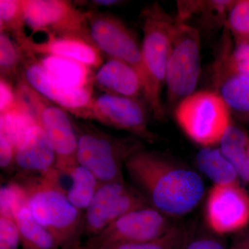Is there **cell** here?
Instances as JSON below:
<instances>
[{"label": "cell", "mask_w": 249, "mask_h": 249, "mask_svg": "<svg viewBox=\"0 0 249 249\" xmlns=\"http://www.w3.org/2000/svg\"><path fill=\"white\" fill-rule=\"evenodd\" d=\"M124 165L137 189L152 207L165 215L188 214L204 196L200 177L161 152L140 147Z\"/></svg>", "instance_id": "6da1fadb"}, {"label": "cell", "mask_w": 249, "mask_h": 249, "mask_svg": "<svg viewBox=\"0 0 249 249\" xmlns=\"http://www.w3.org/2000/svg\"><path fill=\"white\" fill-rule=\"evenodd\" d=\"M60 172L16 173L13 181L22 188L34 218L54 237L61 249H80L84 213L69 200L60 182Z\"/></svg>", "instance_id": "7a4b0ae2"}, {"label": "cell", "mask_w": 249, "mask_h": 249, "mask_svg": "<svg viewBox=\"0 0 249 249\" xmlns=\"http://www.w3.org/2000/svg\"><path fill=\"white\" fill-rule=\"evenodd\" d=\"M141 17L143 34L142 58L148 80V92L145 101L155 119L161 120L165 112L160 94L165 85L176 19L158 2L144 8Z\"/></svg>", "instance_id": "3957f363"}, {"label": "cell", "mask_w": 249, "mask_h": 249, "mask_svg": "<svg viewBox=\"0 0 249 249\" xmlns=\"http://www.w3.org/2000/svg\"><path fill=\"white\" fill-rule=\"evenodd\" d=\"M73 121L78 138L77 160L100 183L124 181L123 165L132 152L142 147L134 136L120 138L103 132L89 123Z\"/></svg>", "instance_id": "277c9868"}, {"label": "cell", "mask_w": 249, "mask_h": 249, "mask_svg": "<svg viewBox=\"0 0 249 249\" xmlns=\"http://www.w3.org/2000/svg\"><path fill=\"white\" fill-rule=\"evenodd\" d=\"M231 111L215 91H196L178 103L175 120L193 142L204 147L220 142L231 123Z\"/></svg>", "instance_id": "5b68a950"}, {"label": "cell", "mask_w": 249, "mask_h": 249, "mask_svg": "<svg viewBox=\"0 0 249 249\" xmlns=\"http://www.w3.org/2000/svg\"><path fill=\"white\" fill-rule=\"evenodd\" d=\"M16 89L30 106L37 123L53 145L57 170L62 175H67L78 164V138L72 118L68 111L33 89L22 76L18 79Z\"/></svg>", "instance_id": "8992f818"}, {"label": "cell", "mask_w": 249, "mask_h": 249, "mask_svg": "<svg viewBox=\"0 0 249 249\" xmlns=\"http://www.w3.org/2000/svg\"><path fill=\"white\" fill-rule=\"evenodd\" d=\"M176 22L165 78L168 105L175 108L196 92L201 71L199 31L187 23Z\"/></svg>", "instance_id": "52a82bcc"}, {"label": "cell", "mask_w": 249, "mask_h": 249, "mask_svg": "<svg viewBox=\"0 0 249 249\" xmlns=\"http://www.w3.org/2000/svg\"><path fill=\"white\" fill-rule=\"evenodd\" d=\"M86 16L93 45L101 53L128 64L138 73L145 100L148 80L142 62V44L133 31L120 18L109 13L89 10Z\"/></svg>", "instance_id": "ba28073f"}, {"label": "cell", "mask_w": 249, "mask_h": 249, "mask_svg": "<svg viewBox=\"0 0 249 249\" xmlns=\"http://www.w3.org/2000/svg\"><path fill=\"white\" fill-rule=\"evenodd\" d=\"M24 19L34 34L47 36L71 37L93 43L86 11L65 0H22Z\"/></svg>", "instance_id": "9c48e42d"}, {"label": "cell", "mask_w": 249, "mask_h": 249, "mask_svg": "<svg viewBox=\"0 0 249 249\" xmlns=\"http://www.w3.org/2000/svg\"><path fill=\"white\" fill-rule=\"evenodd\" d=\"M148 206L145 196L124 181L101 183L84 212L83 237L88 240L124 214Z\"/></svg>", "instance_id": "30bf717a"}, {"label": "cell", "mask_w": 249, "mask_h": 249, "mask_svg": "<svg viewBox=\"0 0 249 249\" xmlns=\"http://www.w3.org/2000/svg\"><path fill=\"white\" fill-rule=\"evenodd\" d=\"M78 118L127 131L150 143L159 140L158 136L149 128L146 109L139 98L105 93L93 98Z\"/></svg>", "instance_id": "8fae6325"}, {"label": "cell", "mask_w": 249, "mask_h": 249, "mask_svg": "<svg viewBox=\"0 0 249 249\" xmlns=\"http://www.w3.org/2000/svg\"><path fill=\"white\" fill-rule=\"evenodd\" d=\"M168 217L152 206L131 211L97 235L83 242L80 249L125 242H147L164 237L173 231Z\"/></svg>", "instance_id": "7c38bea8"}, {"label": "cell", "mask_w": 249, "mask_h": 249, "mask_svg": "<svg viewBox=\"0 0 249 249\" xmlns=\"http://www.w3.org/2000/svg\"><path fill=\"white\" fill-rule=\"evenodd\" d=\"M206 219L218 234L243 230L249 224V194L240 183L214 184L206 199Z\"/></svg>", "instance_id": "4fadbf2b"}, {"label": "cell", "mask_w": 249, "mask_h": 249, "mask_svg": "<svg viewBox=\"0 0 249 249\" xmlns=\"http://www.w3.org/2000/svg\"><path fill=\"white\" fill-rule=\"evenodd\" d=\"M22 69V76L33 89L77 118L92 101L91 88L63 83L49 73L32 53L24 52Z\"/></svg>", "instance_id": "5bb4252c"}, {"label": "cell", "mask_w": 249, "mask_h": 249, "mask_svg": "<svg viewBox=\"0 0 249 249\" xmlns=\"http://www.w3.org/2000/svg\"><path fill=\"white\" fill-rule=\"evenodd\" d=\"M17 173L45 174L56 168V155L38 123L28 129L15 152Z\"/></svg>", "instance_id": "9a60e30c"}, {"label": "cell", "mask_w": 249, "mask_h": 249, "mask_svg": "<svg viewBox=\"0 0 249 249\" xmlns=\"http://www.w3.org/2000/svg\"><path fill=\"white\" fill-rule=\"evenodd\" d=\"M23 51L33 55H56L84 64L92 69L103 65L102 55L93 44L71 37L47 36L42 42H36L30 36L21 46Z\"/></svg>", "instance_id": "2e32d148"}, {"label": "cell", "mask_w": 249, "mask_h": 249, "mask_svg": "<svg viewBox=\"0 0 249 249\" xmlns=\"http://www.w3.org/2000/svg\"><path fill=\"white\" fill-rule=\"evenodd\" d=\"M14 186L13 213L20 233L22 249H61L50 233L32 215L22 188L11 180Z\"/></svg>", "instance_id": "e0dca14e"}, {"label": "cell", "mask_w": 249, "mask_h": 249, "mask_svg": "<svg viewBox=\"0 0 249 249\" xmlns=\"http://www.w3.org/2000/svg\"><path fill=\"white\" fill-rule=\"evenodd\" d=\"M94 84L111 94L134 98L143 96L140 76L128 64L109 58L94 75Z\"/></svg>", "instance_id": "ac0fdd59"}, {"label": "cell", "mask_w": 249, "mask_h": 249, "mask_svg": "<svg viewBox=\"0 0 249 249\" xmlns=\"http://www.w3.org/2000/svg\"><path fill=\"white\" fill-rule=\"evenodd\" d=\"M215 90L231 111L241 116H249V75L227 70L217 60L213 68Z\"/></svg>", "instance_id": "d6986e66"}, {"label": "cell", "mask_w": 249, "mask_h": 249, "mask_svg": "<svg viewBox=\"0 0 249 249\" xmlns=\"http://www.w3.org/2000/svg\"><path fill=\"white\" fill-rule=\"evenodd\" d=\"M37 60L52 76L67 85L91 89L94 84L92 68L81 62L56 55H42Z\"/></svg>", "instance_id": "ffe728a7"}, {"label": "cell", "mask_w": 249, "mask_h": 249, "mask_svg": "<svg viewBox=\"0 0 249 249\" xmlns=\"http://www.w3.org/2000/svg\"><path fill=\"white\" fill-rule=\"evenodd\" d=\"M16 94L17 98L14 106L7 111L0 113V134L9 139L15 150L28 129L37 123L26 100L17 91Z\"/></svg>", "instance_id": "44dd1931"}, {"label": "cell", "mask_w": 249, "mask_h": 249, "mask_svg": "<svg viewBox=\"0 0 249 249\" xmlns=\"http://www.w3.org/2000/svg\"><path fill=\"white\" fill-rule=\"evenodd\" d=\"M219 144V149L234 167L239 178L249 185V136L231 124Z\"/></svg>", "instance_id": "7402d4cb"}, {"label": "cell", "mask_w": 249, "mask_h": 249, "mask_svg": "<svg viewBox=\"0 0 249 249\" xmlns=\"http://www.w3.org/2000/svg\"><path fill=\"white\" fill-rule=\"evenodd\" d=\"M196 160L199 169L214 184L240 183L237 172L220 149L203 147L198 152Z\"/></svg>", "instance_id": "603a6c76"}, {"label": "cell", "mask_w": 249, "mask_h": 249, "mask_svg": "<svg viewBox=\"0 0 249 249\" xmlns=\"http://www.w3.org/2000/svg\"><path fill=\"white\" fill-rule=\"evenodd\" d=\"M71 180L70 188L66 191L69 200L76 209L84 213L89 207L101 183L89 170L78 164L67 175Z\"/></svg>", "instance_id": "cb8c5ba5"}, {"label": "cell", "mask_w": 249, "mask_h": 249, "mask_svg": "<svg viewBox=\"0 0 249 249\" xmlns=\"http://www.w3.org/2000/svg\"><path fill=\"white\" fill-rule=\"evenodd\" d=\"M25 27L22 0H1L0 32L10 34L21 46L29 37Z\"/></svg>", "instance_id": "d4e9b609"}, {"label": "cell", "mask_w": 249, "mask_h": 249, "mask_svg": "<svg viewBox=\"0 0 249 249\" xmlns=\"http://www.w3.org/2000/svg\"><path fill=\"white\" fill-rule=\"evenodd\" d=\"M24 52L14 37L0 32V71L1 77L9 80L19 78V69L22 67Z\"/></svg>", "instance_id": "484cf974"}, {"label": "cell", "mask_w": 249, "mask_h": 249, "mask_svg": "<svg viewBox=\"0 0 249 249\" xmlns=\"http://www.w3.org/2000/svg\"><path fill=\"white\" fill-rule=\"evenodd\" d=\"M224 50L217 60L229 71L240 74L249 75V41L240 40L232 52L229 51L225 37Z\"/></svg>", "instance_id": "4316f807"}, {"label": "cell", "mask_w": 249, "mask_h": 249, "mask_svg": "<svg viewBox=\"0 0 249 249\" xmlns=\"http://www.w3.org/2000/svg\"><path fill=\"white\" fill-rule=\"evenodd\" d=\"M226 27L239 40H249V0L234 1L228 14Z\"/></svg>", "instance_id": "83f0119b"}, {"label": "cell", "mask_w": 249, "mask_h": 249, "mask_svg": "<svg viewBox=\"0 0 249 249\" xmlns=\"http://www.w3.org/2000/svg\"><path fill=\"white\" fill-rule=\"evenodd\" d=\"M178 242L179 234L174 229L164 237L151 242L111 244L94 249H175Z\"/></svg>", "instance_id": "f1b7e54d"}, {"label": "cell", "mask_w": 249, "mask_h": 249, "mask_svg": "<svg viewBox=\"0 0 249 249\" xmlns=\"http://www.w3.org/2000/svg\"><path fill=\"white\" fill-rule=\"evenodd\" d=\"M20 233L14 218L0 215V249H18Z\"/></svg>", "instance_id": "f546056e"}, {"label": "cell", "mask_w": 249, "mask_h": 249, "mask_svg": "<svg viewBox=\"0 0 249 249\" xmlns=\"http://www.w3.org/2000/svg\"><path fill=\"white\" fill-rule=\"evenodd\" d=\"M15 147L4 134H0V166L4 171L12 172L15 164Z\"/></svg>", "instance_id": "4dcf8cb0"}, {"label": "cell", "mask_w": 249, "mask_h": 249, "mask_svg": "<svg viewBox=\"0 0 249 249\" xmlns=\"http://www.w3.org/2000/svg\"><path fill=\"white\" fill-rule=\"evenodd\" d=\"M17 98L16 88L11 81L1 77L0 78V113L7 111L16 102Z\"/></svg>", "instance_id": "1f68e13d"}, {"label": "cell", "mask_w": 249, "mask_h": 249, "mask_svg": "<svg viewBox=\"0 0 249 249\" xmlns=\"http://www.w3.org/2000/svg\"><path fill=\"white\" fill-rule=\"evenodd\" d=\"M186 249H225L222 244L212 239H199L192 242Z\"/></svg>", "instance_id": "d6a6232c"}, {"label": "cell", "mask_w": 249, "mask_h": 249, "mask_svg": "<svg viewBox=\"0 0 249 249\" xmlns=\"http://www.w3.org/2000/svg\"><path fill=\"white\" fill-rule=\"evenodd\" d=\"M121 2V1L119 0H94V1H90L89 3L87 2V4L93 5L95 7L96 6L109 7V6L119 4Z\"/></svg>", "instance_id": "836d02e7"}, {"label": "cell", "mask_w": 249, "mask_h": 249, "mask_svg": "<svg viewBox=\"0 0 249 249\" xmlns=\"http://www.w3.org/2000/svg\"><path fill=\"white\" fill-rule=\"evenodd\" d=\"M238 245L243 249H249V235Z\"/></svg>", "instance_id": "e575fe53"}, {"label": "cell", "mask_w": 249, "mask_h": 249, "mask_svg": "<svg viewBox=\"0 0 249 249\" xmlns=\"http://www.w3.org/2000/svg\"><path fill=\"white\" fill-rule=\"evenodd\" d=\"M233 249H242V247H240V246L237 245V246H236L235 248H234Z\"/></svg>", "instance_id": "d590c367"}, {"label": "cell", "mask_w": 249, "mask_h": 249, "mask_svg": "<svg viewBox=\"0 0 249 249\" xmlns=\"http://www.w3.org/2000/svg\"></svg>", "instance_id": "8d00e7d4"}]
</instances>
